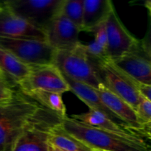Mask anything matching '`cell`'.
<instances>
[{
  "mask_svg": "<svg viewBox=\"0 0 151 151\" xmlns=\"http://www.w3.org/2000/svg\"><path fill=\"white\" fill-rule=\"evenodd\" d=\"M41 106L19 89L10 100L0 102V151H13Z\"/></svg>",
  "mask_w": 151,
  "mask_h": 151,
  "instance_id": "1",
  "label": "cell"
},
{
  "mask_svg": "<svg viewBox=\"0 0 151 151\" xmlns=\"http://www.w3.org/2000/svg\"><path fill=\"white\" fill-rule=\"evenodd\" d=\"M61 125L65 131L95 150L151 151V142L130 139L87 125L67 116L62 119Z\"/></svg>",
  "mask_w": 151,
  "mask_h": 151,
  "instance_id": "2",
  "label": "cell"
},
{
  "mask_svg": "<svg viewBox=\"0 0 151 151\" xmlns=\"http://www.w3.org/2000/svg\"><path fill=\"white\" fill-rule=\"evenodd\" d=\"M54 64L63 76L98 89L103 83L94 61L87 52L86 45L81 42L71 49L57 50Z\"/></svg>",
  "mask_w": 151,
  "mask_h": 151,
  "instance_id": "3",
  "label": "cell"
},
{
  "mask_svg": "<svg viewBox=\"0 0 151 151\" xmlns=\"http://www.w3.org/2000/svg\"><path fill=\"white\" fill-rule=\"evenodd\" d=\"M62 118L41 106L30 123L15 143L13 151H50L52 130L62 122Z\"/></svg>",
  "mask_w": 151,
  "mask_h": 151,
  "instance_id": "4",
  "label": "cell"
},
{
  "mask_svg": "<svg viewBox=\"0 0 151 151\" xmlns=\"http://www.w3.org/2000/svg\"><path fill=\"white\" fill-rule=\"evenodd\" d=\"M92 60L103 86L137 110L142 96L139 90L138 83L119 69L109 58L100 60L92 58Z\"/></svg>",
  "mask_w": 151,
  "mask_h": 151,
  "instance_id": "5",
  "label": "cell"
},
{
  "mask_svg": "<svg viewBox=\"0 0 151 151\" xmlns=\"http://www.w3.org/2000/svg\"><path fill=\"white\" fill-rule=\"evenodd\" d=\"M0 47L30 66L51 64L56 50L47 41L0 38Z\"/></svg>",
  "mask_w": 151,
  "mask_h": 151,
  "instance_id": "6",
  "label": "cell"
},
{
  "mask_svg": "<svg viewBox=\"0 0 151 151\" xmlns=\"http://www.w3.org/2000/svg\"><path fill=\"white\" fill-rule=\"evenodd\" d=\"M63 0H10L3 5L35 26L44 28L59 13Z\"/></svg>",
  "mask_w": 151,
  "mask_h": 151,
  "instance_id": "7",
  "label": "cell"
},
{
  "mask_svg": "<svg viewBox=\"0 0 151 151\" xmlns=\"http://www.w3.org/2000/svg\"><path fill=\"white\" fill-rule=\"evenodd\" d=\"M107 33L106 55L111 60L122 57L136 50L140 40L133 36L119 19L114 7L105 22Z\"/></svg>",
  "mask_w": 151,
  "mask_h": 151,
  "instance_id": "8",
  "label": "cell"
},
{
  "mask_svg": "<svg viewBox=\"0 0 151 151\" xmlns=\"http://www.w3.org/2000/svg\"><path fill=\"white\" fill-rule=\"evenodd\" d=\"M19 88L24 94L35 90H44L60 94L70 91L69 86L63 75L52 63L32 66L29 75L19 85Z\"/></svg>",
  "mask_w": 151,
  "mask_h": 151,
  "instance_id": "9",
  "label": "cell"
},
{
  "mask_svg": "<svg viewBox=\"0 0 151 151\" xmlns=\"http://www.w3.org/2000/svg\"><path fill=\"white\" fill-rule=\"evenodd\" d=\"M46 41L55 50L71 49L80 43L81 29L63 15L58 13L44 28Z\"/></svg>",
  "mask_w": 151,
  "mask_h": 151,
  "instance_id": "10",
  "label": "cell"
},
{
  "mask_svg": "<svg viewBox=\"0 0 151 151\" xmlns=\"http://www.w3.org/2000/svg\"><path fill=\"white\" fill-rule=\"evenodd\" d=\"M3 7L4 10L0 13V38L46 41L42 29Z\"/></svg>",
  "mask_w": 151,
  "mask_h": 151,
  "instance_id": "11",
  "label": "cell"
},
{
  "mask_svg": "<svg viewBox=\"0 0 151 151\" xmlns=\"http://www.w3.org/2000/svg\"><path fill=\"white\" fill-rule=\"evenodd\" d=\"M112 61L136 82L151 86V58L141 44L136 50Z\"/></svg>",
  "mask_w": 151,
  "mask_h": 151,
  "instance_id": "12",
  "label": "cell"
},
{
  "mask_svg": "<svg viewBox=\"0 0 151 151\" xmlns=\"http://www.w3.org/2000/svg\"><path fill=\"white\" fill-rule=\"evenodd\" d=\"M31 71L32 66L0 47V75L6 86L15 90L29 76Z\"/></svg>",
  "mask_w": 151,
  "mask_h": 151,
  "instance_id": "13",
  "label": "cell"
},
{
  "mask_svg": "<svg viewBox=\"0 0 151 151\" xmlns=\"http://www.w3.org/2000/svg\"><path fill=\"white\" fill-rule=\"evenodd\" d=\"M70 117L89 126L104 130V131L113 133L116 135L121 136V137H125L130 139L137 140V141L145 140L143 139V137H145L141 134L140 131L119 125L111 120L104 114L96 111L89 109V111L86 113L72 115Z\"/></svg>",
  "mask_w": 151,
  "mask_h": 151,
  "instance_id": "14",
  "label": "cell"
},
{
  "mask_svg": "<svg viewBox=\"0 0 151 151\" xmlns=\"http://www.w3.org/2000/svg\"><path fill=\"white\" fill-rule=\"evenodd\" d=\"M96 90L105 106L126 126L138 131L141 130L142 126L138 122L136 111L128 103L113 94L103 84Z\"/></svg>",
  "mask_w": 151,
  "mask_h": 151,
  "instance_id": "15",
  "label": "cell"
},
{
  "mask_svg": "<svg viewBox=\"0 0 151 151\" xmlns=\"http://www.w3.org/2000/svg\"><path fill=\"white\" fill-rule=\"evenodd\" d=\"M63 77L67 82L68 85L69 86L70 91H72L86 105H87L90 110H94L97 112H100L107 116L108 118H109L113 122H116L119 125L128 127L105 106L100 97H99L97 90L95 88H92L86 84L72 81L65 76Z\"/></svg>",
  "mask_w": 151,
  "mask_h": 151,
  "instance_id": "16",
  "label": "cell"
},
{
  "mask_svg": "<svg viewBox=\"0 0 151 151\" xmlns=\"http://www.w3.org/2000/svg\"><path fill=\"white\" fill-rule=\"evenodd\" d=\"M114 7L110 0H83V31L91 32L104 23Z\"/></svg>",
  "mask_w": 151,
  "mask_h": 151,
  "instance_id": "17",
  "label": "cell"
},
{
  "mask_svg": "<svg viewBox=\"0 0 151 151\" xmlns=\"http://www.w3.org/2000/svg\"><path fill=\"white\" fill-rule=\"evenodd\" d=\"M61 124L55 126L50 133V143L52 146L61 151H97L65 131Z\"/></svg>",
  "mask_w": 151,
  "mask_h": 151,
  "instance_id": "18",
  "label": "cell"
},
{
  "mask_svg": "<svg viewBox=\"0 0 151 151\" xmlns=\"http://www.w3.org/2000/svg\"><path fill=\"white\" fill-rule=\"evenodd\" d=\"M24 94L36 101L41 106L56 114L62 119L66 116V106L62 98L63 94L44 90H35Z\"/></svg>",
  "mask_w": 151,
  "mask_h": 151,
  "instance_id": "19",
  "label": "cell"
},
{
  "mask_svg": "<svg viewBox=\"0 0 151 151\" xmlns=\"http://www.w3.org/2000/svg\"><path fill=\"white\" fill-rule=\"evenodd\" d=\"M94 34V40L93 42L86 45L88 55L93 59H100L108 58L106 55L107 49V33L106 24L104 23L98 25L91 31Z\"/></svg>",
  "mask_w": 151,
  "mask_h": 151,
  "instance_id": "20",
  "label": "cell"
},
{
  "mask_svg": "<svg viewBox=\"0 0 151 151\" xmlns=\"http://www.w3.org/2000/svg\"><path fill=\"white\" fill-rule=\"evenodd\" d=\"M59 13L83 31V0H63Z\"/></svg>",
  "mask_w": 151,
  "mask_h": 151,
  "instance_id": "21",
  "label": "cell"
},
{
  "mask_svg": "<svg viewBox=\"0 0 151 151\" xmlns=\"http://www.w3.org/2000/svg\"><path fill=\"white\" fill-rule=\"evenodd\" d=\"M137 119L139 125H142L151 122V102L142 96L141 100L136 110Z\"/></svg>",
  "mask_w": 151,
  "mask_h": 151,
  "instance_id": "22",
  "label": "cell"
},
{
  "mask_svg": "<svg viewBox=\"0 0 151 151\" xmlns=\"http://www.w3.org/2000/svg\"><path fill=\"white\" fill-rule=\"evenodd\" d=\"M140 44L145 52L151 58V16L148 29L143 39L140 40Z\"/></svg>",
  "mask_w": 151,
  "mask_h": 151,
  "instance_id": "23",
  "label": "cell"
},
{
  "mask_svg": "<svg viewBox=\"0 0 151 151\" xmlns=\"http://www.w3.org/2000/svg\"><path fill=\"white\" fill-rule=\"evenodd\" d=\"M15 90L10 89V88L7 87L5 85L0 83V102L10 100L13 97Z\"/></svg>",
  "mask_w": 151,
  "mask_h": 151,
  "instance_id": "24",
  "label": "cell"
},
{
  "mask_svg": "<svg viewBox=\"0 0 151 151\" xmlns=\"http://www.w3.org/2000/svg\"><path fill=\"white\" fill-rule=\"evenodd\" d=\"M138 88L142 95L151 102V86L143 85L138 83Z\"/></svg>",
  "mask_w": 151,
  "mask_h": 151,
  "instance_id": "25",
  "label": "cell"
},
{
  "mask_svg": "<svg viewBox=\"0 0 151 151\" xmlns=\"http://www.w3.org/2000/svg\"><path fill=\"white\" fill-rule=\"evenodd\" d=\"M139 131L145 137L151 140V122L142 125Z\"/></svg>",
  "mask_w": 151,
  "mask_h": 151,
  "instance_id": "26",
  "label": "cell"
},
{
  "mask_svg": "<svg viewBox=\"0 0 151 151\" xmlns=\"http://www.w3.org/2000/svg\"><path fill=\"white\" fill-rule=\"evenodd\" d=\"M50 151H61V150H60L59 149H58L57 147H53V146L51 145V147H50Z\"/></svg>",
  "mask_w": 151,
  "mask_h": 151,
  "instance_id": "27",
  "label": "cell"
},
{
  "mask_svg": "<svg viewBox=\"0 0 151 151\" xmlns=\"http://www.w3.org/2000/svg\"><path fill=\"white\" fill-rule=\"evenodd\" d=\"M145 7H151V0L150 1H147L145 2Z\"/></svg>",
  "mask_w": 151,
  "mask_h": 151,
  "instance_id": "28",
  "label": "cell"
},
{
  "mask_svg": "<svg viewBox=\"0 0 151 151\" xmlns=\"http://www.w3.org/2000/svg\"><path fill=\"white\" fill-rule=\"evenodd\" d=\"M3 10H4V7H3V5L1 3H0V13L3 11Z\"/></svg>",
  "mask_w": 151,
  "mask_h": 151,
  "instance_id": "29",
  "label": "cell"
},
{
  "mask_svg": "<svg viewBox=\"0 0 151 151\" xmlns=\"http://www.w3.org/2000/svg\"><path fill=\"white\" fill-rule=\"evenodd\" d=\"M147 7V8L148 9L149 13H150V16H151V7Z\"/></svg>",
  "mask_w": 151,
  "mask_h": 151,
  "instance_id": "30",
  "label": "cell"
},
{
  "mask_svg": "<svg viewBox=\"0 0 151 151\" xmlns=\"http://www.w3.org/2000/svg\"><path fill=\"white\" fill-rule=\"evenodd\" d=\"M0 83H3V82H2V80H1V75H0ZM4 84V83H3Z\"/></svg>",
  "mask_w": 151,
  "mask_h": 151,
  "instance_id": "31",
  "label": "cell"
},
{
  "mask_svg": "<svg viewBox=\"0 0 151 151\" xmlns=\"http://www.w3.org/2000/svg\"><path fill=\"white\" fill-rule=\"evenodd\" d=\"M150 141H151V140H150Z\"/></svg>",
  "mask_w": 151,
  "mask_h": 151,
  "instance_id": "32",
  "label": "cell"
}]
</instances>
